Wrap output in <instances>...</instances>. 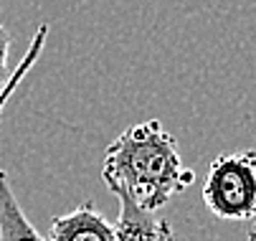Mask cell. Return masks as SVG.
<instances>
[{"mask_svg":"<svg viewBox=\"0 0 256 241\" xmlns=\"http://www.w3.org/2000/svg\"><path fill=\"white\" fill-rule=\"evenodd\" d=\"M102 178L112 196H124L137 208L158 214L193 183V170L186 168L178 140L160 120H148L109 142Z\"/></svg>","mask_w":256,"mask_h":241,"instance_id":"cell-1","label":"cell"},{"mask_svg":"<svg viewBox=\"0 0 256 241\" xmlns=\"http://www.w3.org/2000/svg\"><path fill=\"white\" fill-rule=\"evenodd\" d=\"M203 203L216 218L251 221L256 214V152L238 150L210 160Z\"/></svg>","mask_w":256,"mask_h":241,"instance_id":"cell-2","label":"cell"},{"mask_svg":"<svg viewBox=\"0 0 256 241\" xmlns=\"http://www.w3.org/2000/svg\"><path fill=\"white\" fill-rule=\"evenodd\" d=\"M46 241H114V224L96 208L92 200H84L74 211L51 218Z\"/></svg>","mask_w":256,"mask_h":241,"instance_id":"cell-3","label":"cell"},{"mask_svg":"<svg viewBox=\"0 0 256 241\" xmlns=\"http://www.w3.org/2000/svg\"><path fill=\"white\" fill-rule=\"evenodd\" d=\"M120 200V218L114 226V241H175V234L165 218L152 211H142L124 196Z\"/></svg>","mask_w":256,"mask_h":241,"instance_id":"cell-4","label":"cell"},{"mask_svg":"<svg viewBox=\"0 0 256 241\" xmlns=\"http://www.w3.org/2000/svg\"><path fill=\"white\" fill-rule=\"evenodd\" d=\"M0 241H46L26 218L6 170H0Z\"/></svg>","mask_w":256,"mask_h":241,"instance_id":"cell-5","label":"cell"},{"mask_svg":"<svg viewBox=\"0 0 256 241\" xmlns=\"http://www.w3.org/2000/svg\"><path fill=\"white\" fill-rule=\"evenodd\" d=\"M46 38H48V26L41 23L38 30H36V36H33V41H30V46H28V51H26V56H23V61L13 68V79H10L8 89L0 94V117H3V110H6V104H8V99L13 96L16 86H18V84L23 82V76L30 72V66L38 61V56H41V51H44V46H46Z\"/></svg>","mask_w":256,"mask_h":241,"instance_id":"cell-6","label":"cell"},{"mask_svg":"<svg viewBox=\"0 0 256 241\" xmlns=\"http://www.w3.org/2000/svg\"><path fill=\"white\" fill-rule=\"evenodd\" d=\"M10 44H13V36L10 30L0 23V94H3L13 79V72L8 66V54H10Z\"/></svg>","mask_w":256,"mask_h":241,"instance_id":"cell-7","label":"cell"}]
</instances>
